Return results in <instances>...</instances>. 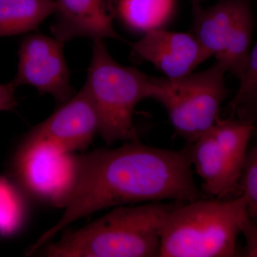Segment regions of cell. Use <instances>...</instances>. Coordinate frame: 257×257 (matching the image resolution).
Wrapping results in <instances>:
<instances>
[{"label": "cell", "mask_w": 257, "mask_h": 257, "mask_svg": "<svg viewBox=\"0 0 257 257\" xmlns=\"http://www.w3.org/2000/svg\"><path fill=\"white\" fill-rule=\"evenodd\" d=\"M194 182L188 148L181 151L128 142L79 155L74 192L59 220L25 251L32 256L69 225L108 208L173 199H204Z\"/></svg>", "instance_id": "obj_1"}, {"label": "cell", "mask_w": 257, "mask_h": 257, "mask_svg": "<svg viewBox=\"0 0 257 257\" xmlns=\"http://www.w3.org/2000/svg\"><path fill=\"white\" fill-rule=\"evenodd\" d=\"M152 202L119 206L79 229L66 231L33 254L46 257L159 256L160 229L165 214L177 206Z\"/></svg>", "instance_id": "obj_2"}, {"label": "cell", "mask_w": 257, "mask_h": 257, "mask_svg": "<svg viewBox=\"0 0 257 257\" xmlns=\"http://www.w3.org/2000/svg\"><path fill=\"white\" fill-rule=\"evenodd\" d=\"M243 195L179 202L161 224L158 257H232L237 239L256 229Z\"/></svg>", "instance_id": "obj_3"}, {"label": "cell", "mask_w": 257, "mask_h": 257, "mask_svg": "<svg viewBox=\"0 0 257 257\" xmlns=\"http://www.w3.org/2000/svg\"><path fill=\"white\" fill-rule=\"evenodd\" d=\"M92 60L84 87L92 99L99 120V133L106 145L139 141L134 126L135 107L151 98L152 77L135 67L118 63L104 40H93Z\"/></svg>", "instance_id": "obj_4"}, {"label": "cell", "mask_w": 257, "mask_h": 257, "mask_svg": "<svg viewBox=\"0 0 257 257\" xmlns=\"http://www.w3.org/2000/svg\"><path fill=\"white\" fill-rule=\"evenodd\" d=\"M226 70L216 62L210 68L178 79L152 77L151 98L168 113L176 133L189 144L215 124L219 108L227 96Z\"/></svg>", "instance_id": "obj_5"}, {"label": "cell", "mask_w": 257, "mask_h": 257, "mask_svg": "<svg viewBox=\"0 0 257 257\" xmlns=\"http://www.w3.org/2000/svg\"><path fill=\"white\" fill-rule=\"evenodd\" d=\"M254 126L230 118L218 117L202 136L189 144V160L200 176L202 192L221 199L240 195L238 182Z\"/></svg>", "instance_id": "obj_6"}, {"label": "cell", "mask_w": 257, "mask_h": 257, "mask_svg": "<svg viewBox=\"0 0 257 257\" xmlns=\"http://www.w3.org/2000/svg\"><path fill=\"white\" fill-rule=\"evenodd\" d=\"M251 0H220L203 8L192 4L191 33L216 62L237 79L251 54L254 20Z\"/></svg>", "instance_id": "obj_7"}, {"label": "cell", "mask_w": 257, "mask_h": 257, "mask_svg": "<svg viewBox=\"0 0 257 257\" xmlns=\"http://www.w3.org/2000/svg\"><path fill=\"white\" fill-rule=\"evenodd\" d=\"M79 155L44 144L19 143L8 176L28 199L63 209L78 177Z\"/></svg>", "instance_id": "obj_8"}, {"label": "cell", "mask_w": 257, "mask_h": 257, "mask_svg": "<svg viewBox=\"0 0 257 257\" xmlns=\"http://www.w3.org/2000/svg\"><path fill=\"white\" fill-rule=\"evenodd\" d=\"M64 43L43 34L25 37L18 51V72L13 83L18 88L30 85L50 94L57 105L74 95L63 52Z\"/></svg>", "instance_id": "obj_9"}, {"label": "cell", "mask_w": 257, "mask_h": 257, "mask_svg": "<svg viewBox=\"0 0 257 257\" xmlns=\"http://www.w3.org/2000/svg\"><path fill=\"white\" fill-rule=\"evenodd\" d=\"M99 133V120L89 93L83 86L45 121L30 130L20 143L44 144L65 152L84 151Z\"/></svg>", "instance_id": "obj_10"}, {"label": "cell", "mask_w": 257, "mask_h": 257, "mask_svg": "<svg viewBox=\"0 0 257 257\" xmlns=\"http://www.w3.org/2000/svg\"><path fill=\"white\" fill-rule=\"evenodd\" d=\"M211 56L192 33L154 29L132 45L131 59L135 63L151 62L169 79L192 73Z\"/></svg>", "instance_id": "obj_11"}, {"label": "cell", "mask_w": 257, "mask_h": 257, "mask_svg": "<svg viewBox=\"0 0 257 257\" xmlns=\"http://www.w3.org/2000/svg\"><path fill=\"white\" fill-rule=\"evenodd\" d=\"M56 20L51 30L65 43L75 37L114 39L124 42L113 26L116 12L109 0H55Z\"/></svg>", "instance_id": "obj_12"}, {"label": "cell", "mask_w": 257, "mask_h": 257, "mask_svg": "<svg viewBox=\"0 0 257 257\" xmlns=\"http://www.w3.org/2000/svg\"><path fill=\"white\" fill-rule=\"evenodd\" d=\"M55 10V0H0V37L35 30Z\"/></svg>", "instance_id": "obj_13"}, {"label": "cell", "mask_w": 257, "mask_h": 257, "mask_svg": "<svg viewBox=\"0 0 257 257\" xmlns=\"http://www.w3.org/2000/svg\"><path fill=\"white\" fill-rule=\"evenodd\" d=\"M177 0H119L116 17L130 30L163 28L175 14Z\"/></svg>", "instance_id": "obj_14"}, {"label": "cell", "mask_w": 257, "mask_h": 257, "mask_svg": "<svg viewBox=\"0 0 257 257\" xmlns=\"http://www.w3.org/2000/svg\"><path fill=\"white\" fill-rule=\"evenodd\" d=\"M28 197L9 176L0 175V237L23 229L28 216Z\"/></svg>", "instance_id": "obj_15"}, {"label": "cell", "mask_w": 257, "mask_h": 257, "mask_svg": "<svg viewBox=\"0 0 257 257\" xmlns=\"http://www.w3.org/2000/svg\"><path fill=\"white\" fill-rule=\"evenodd\" d=\"M239 80V91L229 104L231 111L240 121L253 124L257 106L256 44L251 48L247 66Z\"/></svg>", "instance_id": "obj_16"}, {"label": "cell", "mask_w": 257, "mask_h": 257, "mask_svg": "<svg viewBox=\"0 0 257 257\" xmlns=\"http://www.w3.org/2000/svg\"><path fill=\"white\" fill-rule=\"evenodd\" d=\"M238 189L240 195L247 201L248 215L251 220L257 218V148L253 147L247 150L242 170L240 175Z\"/></svg>", "instance_id": "obj_17"}, {"label": "cell", "mask_w": 257, "mask_h": 257, "mask_svg": "<svg viewBox=\"0 0 257 257\" xmlns=\"http://www.w3.org/2000/svg\"><path fill=\"white\" fill-rule=\"evenodd\" d=\"M17 87L13 82L0 84V111H14L18 105L15 91Z\"/></svg>", "instance_id": "obj_18"}, {"label": "cell", "mask_w": 257, "mask_h": 257, "mask_svg": "<svg viewBox=\"0 0 257 257\" xmlns=\"http://www.w3.org/2000/svg\"><path fill=\"white\" fill-rule=\"evenodd\" d=\"M109 3H110L111 6L114 8L115 12H116V6H117L118 3H119V0H109Z\"/></svg>", "instance_id": "obj_19"}, {"label": "cell", "mask_w": 257, "mask_h": 257, "mask_svg": "<svg viewBox=\"0 0 257 257\" xmlns=\"http://www.w3.org/2000/svg\"><path fill=\"white\" fill-rule=\"evenodd\" d=\"M191 3H192V4H201V3H202V2L205 1V0H190Z\"/></svg>", "instance_id": "obj_20"}]
</instances>
